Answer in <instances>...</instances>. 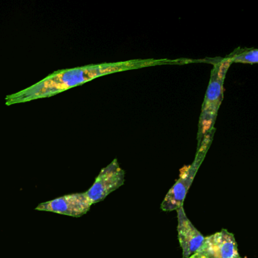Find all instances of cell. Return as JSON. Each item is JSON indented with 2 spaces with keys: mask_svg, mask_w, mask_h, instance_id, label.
Segmentation results:
<instances>
[{
  "mask_svg": "<svg viewBox=\"0 0 258 258\" xmlns=\"http://www.w3.org/2000/svg\"><path fill=\"white\" fill-rule=\"evenodd\" d=\"M91 206L85 193L81 192L66 195L54 200L43 202L40 204L36 210L80 217L87 214Z\"/></svg>",
  "mask_w": 258,
  "mask_h": 258,
  "instance_id": "obj_6",
  "label": "cell"
},
{
  "mask_svg": "<svg viewBox=\"0 0 258 258\" xmlns=\"http://www.w3.org/2000/svg\"><path fill=\"white\" fill-rule=\"evenodd\" d=\"M188 258H194V257H191V256H190V257H188ZM240 258V257H239Z\"/></svg>",
  "mask_w": 258,
  "mask_h": 258,
  "instance_id": "obj_9",
  "label": "cell"
},
{
  "mask_svg": "<svg viewBox=\"0 0 258 258\" xmlns=\"http://www.w3.org/2000/svg\"><path fill=\"white\" fill-rule=\"evenodd\" d=\"M124 182L125 171L115 158L102 169L93 185L84 193L93 205L102 202L108 195L122 186Z\"/></svg>",
  "mask_w": 258,
  "mask_h": 258,
  "instance_id": "obj_4",
  "label": "cell"
},
{
  "mask_svg": "<svg viewBox=\"0 0 258 258\" xmlns=\"http://www.w3.org/2000/svg\"><path fill=\"white\" fill-rule=\"evenodd\" d=\"M166 64H170V61L167 58H147L89 64L82 67L57 71L25 90L8 95L6 97V105L25 103L37 99L52 97L69 89L82 85L105 75Z\"/></svg>",
  "mask_w": 258,
  "mask_h": 258,
  "instance_id": "obj_1",
  "label": "cell"
},
{
  "mask_svg": "<svg viewBox=\"0 0 258 258\" xmlns=\"http://www.w3.org/2000/svg\"><path fill=\"white\" fill-rule=\"evenodd\" d=\"M240 258H241V257H240Z\"/></svg>",
  "mask_w": 258,
  "mask_h": 258,
  "instance_id": "obj_10",
  "label": "cell"
},
{
  "mask_svg": "<svg viewBox=\"0 0 258 258\" xmlns=\"http://www.w3.org/2000/svg\"><path fill=\"white\" fill-rule=\"evenodd\" d=\"M194 258H239L235 235L226 229L205 237L202 246L191 256Z\"/></svg>",
  "mask_w": 258,
  "mask_h": 258,
  "instance_id": "obj_5",
  "label": "cell"
},
{
  "mask_svg": "<svg viewBox=\"0 0 258 258\" xmlns=\"http://www.w3.org/2000/svg\"><path fill=\"white\" fill-rule=\"evenodd\" d=\"M215 132L216 128H213L204 137L201 143L198 144L197 152L192 164L185 166L183 168L181 169L179 179L169 190L161 203V208L163 211L168 212L176 211L183 205L184 200L186 197L187 192L192 183L196 173L211 147Z\"/></svg>",
  "mask_w": 258,
  "mask_h": 258,
  "instance_id": "obj_3",
  "label": "cell"
},
{
  "mask_svg": "<svg viewBox=\"0 0 258 258\" xmlns=\"http://www.w3.org/2000/svg\"><path fill=\"white\" fill-rule=\"evenodd\" d=\"M232 64V61L228 56L221 58L214 64L199 117L198 144L201 143L209 131L214 128L219 108L223 99L225 78Z\"/></svg>",
  "mask_w": 258,
  "mask_h": 258,
  "instance_id": "obj_2",
  "label": "cell"
},
{
  "mask_svg": "<svg viewBox=\"0 0 258 258\" xmlns=\"http://www.w3.org/2000/svg\"><path fill=\"white\" fill-rule=\"evenodd\" d=\"M177 212V232L179 245L182 247V258L192 256L202 246L205 236L195 227L187 217L183 205L176 210Z\"/></svg>",
  "mask_w": 258,
  "mask_h": 258,
  "instance_id": "obj_7",
  "label": "cell"
},
{
  "mask_svg": "<svg viewBox=\"0 0 258 258\" xmlns=\"http://www.w3.org/2000/svg\"><path fill=\"white\" fill-rule=\"evenodd\" d=\"M227 56L230 58L232 64H255L258 61V50L256 49H236Z\"/></svg>",
  "mask_w": 258,
  "mask_h": 258,
  "instance_id": "obj_8",
  "label": "cell"
}]
</instances>
